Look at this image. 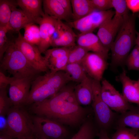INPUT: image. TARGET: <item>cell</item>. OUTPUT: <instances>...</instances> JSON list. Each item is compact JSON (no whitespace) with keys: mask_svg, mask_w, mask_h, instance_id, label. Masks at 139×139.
Returning <instances> with one entry per match:
<instances>
[{"mask_svg":"<svg viewBox=\"0 0 139 139\" xmlns=\"http://www.w3.org/2000/svg\"><path fill=\"white\" fill-rule=\"evenodd\" d=\"M75 86L65 85L53 96L29 106L34 115L43 116L62 125L74 126L82 123L90 113L89 109L70 102L67 98L74 92Z\"/></svg>","mask_w":139,"mask_h":139,"instance_id":"1","label":"cell"},{"mask_svg":"<svg viewBox=\"0 0 139 139\" xmlns=\"http://www.w3.org/2000/svg\"><path fill=\"white\" fill-rule=\"evenodd\" d=\"M136 15H129L120 27L111 46V66L113 68L125 64L132 49L135 44Z\"/></svg>","mask_w":139,"mask_h":139,"instance_id":"2","label":"cell"},{"mask_svg":"<svg viewBox=\"0 0 139 139\" xmlns=\"http://www.w3.org/2000/svg\"><path fill=\"white\" fill-rule=\"evenodd\" d=\"M23 106H13L6 115L2 132L15 138L35 139L32 115Z\"/></svg>","mask_w":139,"mask_h":139,"instance_id":"3","label":"cell"},{"mask_svg":"<svg viewBox=\"0 0 139 139\" xmlns=\"http://www.w3.org/2000/svg\"><path fill=\"white\" fill-rule=\"evenodd\" d=\"M0 62L1 68L15 78L33 80L40 72L30 64L14 42H11Z\"/></svg>","mask_w":139,"mask_h":139,"instance_id":"4","label":"cell"},{"mask_svg":"<svg viewBox=\"0 0 139 139\" xmlns=\"http://www.w3.org/2000/svg\"><path fill=\"white\" fill-rule=\"evenodd\" d=\"M100 82L93 79L92 106L95 122L99 128L107 132L114 124L118 116L103 101Z\"/></svg>","mask_w":139,"mask_h":139,"instance_id":"5","label":"cell"},{"mask_svg":"<svg viewBox=\"0 0 139 139\" xmlns=\"http://www.w3.org/2000/svg\"><path fill=\"white\" fill-rule=\"evenodd\" d=\"M35 139H65L68 132L63 125L48 118L32 115Z\"/></svg>","mask_w":139,"mask_h":139,"instance_id":"6","label":"cell"},{"mask_svg":"<svg viewBox=\"0 0 139 139\" xmlns=\"http://www.w3.org/2000/svg\"><path fill=\"white\" fill-rule=\"evenodd\" d=\"M115 13V12L110 10L104 11H95L79 20L68 22V24L81 33L92 32L105 21L112 18Z\"/></svg>","mask_w":139,"mask_h":139,"instance_id":"7","label":"cell"},{"mask_svg":"<svg viewBox=\"0 0 139 139\" xmlns=\"http://www.w3.org/2000/svg\"><path fill=\"white\" fill-rule=\"evenodd\" d=\"M101 85L102 99L112 110L121 114L128 110L132 106L106 80H102Z\"/></svg>","mask_w":139,"mask_h":139,"instance_id":"8","label":"cell"},{"mask_svg":"<svg viewBox=\"0 0 139 139\" xmlns=\"http://www.w3.org/2000/svg\"><path fill=\"white\" fill-rule=\"evenodd\" d=\"M14 43L30 64L36 70L40 72L47 71L48 69L44 57L42 56L37 46L27 41L19 31Z\"/></svg>","mask_w":139,"mask_h":139,"instance_id":"9","label":"cell"},{"mask_svg":"<svg viewBox=\"0 0 139 139\" xmlns=\"http://www.w3.org/2000/svg\"><path fill=\"white\" fill-rule=\"evenodd\" d=\"M59 91L48 84L42 75L38 76L31 83L29 95L23 106L41 102L56 94Z\"/></svg>","mask_w":139,"mask_h":139,"instance_id":"10","label":"cell"},{"mask_svg":"<svg viewBox=\"0 0 139 139\" xmlns=\"http://www.w3.org/2000/svg\"><path fill=\"white\" fill-rule=\"evenodd\" d=\"M107 60L99 54L89 52L80 64L89 76L100 82L107 67Z\"/></svg>","mask_w":139,"mask_h":139,"instance_id":"11","label":"cell"},{"mask_svg":"<svg viewBox=\"0 0 139 139\" xmlns=\"http://www.w3.org/2000/svg\"><path fill=\"white\" fill-rule=\"evenodd\" d=\"M13 78L10 84L9 97L13 106H23L29 95L33 80L28 78Z\"/></svg>","mask_w":139,"mask_h":139,"instance_id":"12","label":"cell"},{"mask_svg":"<svg viewBox=\"0 0 139 139\" xmlns=\"http://www.w3.org/2000/svg\"><path fill=\"white\" fill-rule=\"evenodd\" d=\"M124 22L114 16L104 21L98 28L97 35L108 51Z\"/></svg>","mask_w":139,"mask_h":139,"instance_id":"13","label":"cell"},{"mask_svg":"<svg viewBox=\"0 0 139 139\" xmlns=\"http://www.w3.org/2000/svg\"><path fill=\"white\" fill-rule=\"evenodd\" d=\"M58 20L45 14L40 19L39 23L40 41L37 46L41 53H44L51 46L53 35Z\"/></svg>","mask_w":139,"mask_h":139,"instance_id":"14","label":"cell"},{"mask_svg":"<svg viewBox=\"0 0 139 139\" xmlns=\"http://www.w3.org/2000/svg\"><path fill=\"white\" fill-rule=\"evenodd\" d=\"M77 45L89 51L99 54L106 60L108 51L104 47L97 35L92 32L80 33L77 37Z\"/></svg>","mask_w":139,"mask_h":139,"instance_id":"15","label":"cell"},{"mask_svg":"<svg viewBox=\"0 0 139 139\" xmlns=\"http://www.w3.org/2000/svg\"><path fill=\"white\" fill-rule=\"evenodd\" d=\"M123 69L122 72L117 77V80L122 85V95L129 103L136 104L139 105V88L137 81L131 79Z\"/></svg>","mask_w":139,"mask_h":139,"instance_id":"16","label":"cell"},{"mask_svg":"<svg viewBox=\"0 0 139 139\" xmlns=\"http://www.w3.org/2000/svg\"><path fill=\"white\" fill-rule=\"evenodd\" d=\"M34 23L38 24V20L28 15L21 9L14 7L11 18L7 27L8 32H19L28 25Z\"/></svg>","mask_w":139,"mask_h":139,"instance_id":"17","label":"cell"},{"mask_svg":"<svg viewBox=\"0 0 139 139\" xmlns=\"http://www.w3.org/2000/svg\"><path fill=\"white\" fill-rule=\"evenodd\" d=\"M114 124L116 129L129 127L139 131V105L132 106L130 109L118 115Z\"/></svg>","mask_w":139,"mask_h":139,"instance_id":"18","label":"cell"},{"mask_svg":"<svg viewBox=\"0 0 139 139\" xmlns=\"http://www.w3.org/2000/svg\"><path fill=\"white\" fill-rule=\"evenodd\" d=\"M93 79L88 75L74 88V93L80 105L86 106L92 102Z\"/></svg>","mask_w":139,"mask_h":139,"instance_id":"19","label":"cell"},{"mask_svg":"<svg viewBox=\"0 0 139 139\" xmlns=\"http://www.w3.org/2000/svg\"><path fill=\"white\" fill-rule=\"evenodd\" d=\"M45 14L57 20L70 22L71 18L57 0L42 1Z\"/></svg>","mask_w":139,"mask_h":139,"instance_id":"20","label":"cell"},{"mask_svg":"<svg viewBox=\"0 0 139 139\" xmlns=\"http://www.w3.org/2000/svg\"><path fill=\"white\" fill-rule=\"evenodd\" d=\"M41 0H18L17 5L21 9L32 17L39 21L45 14L41 8ZM38 23V24H39Z\"/></svg>","mask_w":139,"mask_h":139,"instance_id":"21","label":"cell"},{"mask_svg":"<svg viewBox=\"0 0 139 139\" xmlns=\"http://www.w3.org/2000/svg\"><path fill=\"white\" fill-rule=\"evenodd\" d=\"M77 36L73 31L72 28L65 24L64 29L59 37L54 41L51 46L54 48L71 47L76 45Z\"/></svg>","mask_w":139,"mask_h":139,"instance_id":"22","label":"cell"},{"mask_svg":"<svg viewBox=\"0 0 139 139\" xmlns=\"http://www.w3.org/2000/svg\"><path fill=\"white\" fill-rule=\"evenodd\" d=\"M73 20L75 21L85 16L94 11L90 0H71Z\"/></svg>","mask_w":139,"mask_h":139,"instance_id":"23","label":"cell"},{"mask_svg":"<svg viewBox=\"0 0 139 139\" xmlns=\"http://www.w3.org/2000/svg\"><path fill=\"white\" fill-rule=\"evenodd\" d=\"M63 71L53 73L50 72L43 75L46 82L55 88L59 91L71 81L68 76Z\"/></svg>","mask_w":139,"mask_h":139,"instance_id":"24","label":"cell"},{"mask_svg":"<svg viewBox=\"0 0 139 139\" xmlns=\"http://www.w3.org/2000/svg\"><path fill=\"white\" fill-rule=\"evenodd\" d=\"M92 119L90 117H88L82 123L78 132L71 139H94L98 132Z\"/></svg>","mask_w":139,"mask_h":139,"instance_id":"25","label":"cell"},{"mask_svg":"<svg viewBox=\"0 0 139 139\" xmlns=\"http://www.w3.org/2000/svg\"><path fill=\"white\" fill-rule=\"evenodd\" d=\"M17 5L16 1L0 0V27H7L11 18L12 9Z\"/></svg>","mask_w":139,"mask_h":139,"instance_id":"26","label":"cell"},{"mask_svg":"<svg viewBox=\"0 0 139 139\" xmlns=\"http://www.w3.org/2000/svg\"><path fill=\"white\" fill-rule=\"evenodd\" d=\"M64 71L71 81L79 83L87 76L80 63H68Z\"/></svg>","mask_w":139,"mask_h":139,"instance_id":"27","label":"cell"},{"mask_svg":"<svg viewBox=\"0 0 139 139\" xmlns=\"http://www.w3.org/2000/svg\"><path fill=\"white\" fill-rule=\"evenodd\" d=\"M24 29V39L30 43L38 46L40 41L39 27L33 24L28 25Z\"/></svg>","mask_w":139,"mask_h":139,"instance_id":"28","label":"cell"},{"mask_svg":"<svg viewBox=\"0 0 139 139\" xmlns=\"http://www.w3.org/2000/svg\"><path fill=\"white\" fill-rule=\"evenodd\" d=\"M72 47H55L47 49L44 53L46 64L56 59L68 55Z\"/></svg>","mask_w":139,"mask_h":139,"instance_id":"29","label":"cell"},{"mask_svg":"<svg viewBox=\"0 0 139 139\" xmlns=\"http://www.w3.org/2000/svg\"><path fill=\"white\" fill-rule=\"evenodd\" d=\"M89 52L84 48L77 45L72 47L68 55V63H81Z\"/></svg>","mask_w":139,"mask_h":139,"instance_id":"30","label":"cell"},{"mask_svg":"<svg viewBox=\"0 0 139 139\" xmlns=\"http://www.w3.org/2000/svg\"><path fill=\"white\" fill-rule=\"evenodd\" d=\"M112 139H139V131L127 127L116 129Z\"/></svg>","mask_w":139,"mask_h":139,"instance_id":"31","label":"cell"},{"mask_svg":"<svg viewBox=\"0 0 139 139\" xmlns=\"http://www.w3.org/2000/svg\"><path fill=\"white\" fill-rule=\"evenodd\" d=\"M112 3L115 10L114 16L124 21L129 15L126 0H112Z\"/></svg>","mask_w":139,"mask_h":139,"instance_id":"32","label":"cell"},{"mask_svg":"<svg viewBox=\"0 0 139 139\" xmlns=\"http://www.w3.org/2000/svg\"><path fill=\"white\" fill-rule=\"evenodd\" d=\"M125 64L129 70H139V48L136 45L128 55Z\"/></svg>","mask_w":139,"mask_h":139,"instance_id":"33","label":"cell"},{"mask_svg":"<svg viewBox=\"0 0 139 139\" xmlns=\"http://www.w3.org/2000/svg\"><path fill=\"white\" fill-rule=\"evenodd\" d=\"M13 105L7 95L6 89H0V116L6 115Z\"/></svg>","mask_w":139,"mask_h":139,"instance_id":"34","label":"cell"},{"mask_svg":"<svg viewBox=\"0 0 139 139\" xmlns=\"http://www.w3.org/2000/svg\"><path fill=\"white\" fill-rule=\"evenodd\" d=\"M8 32L6 27H0V60L2 59L10 43L6 34Z\"/></svg>","mask_w":139,"mask_h":139,"instance_id":"35","label":"cell"},{"mask_svg":"<svg viewBox=\"0 0 139 139\" xmlns=\"http://www.w3.org/2000/svg\"><path fill=\"white\" fill-rule=\"evenodd\" d=\"M95 10L104 11L113 8L112 0H90Z\"/></svg>","mask_w":139,"mask_h":139,"instance_id":"36","label":"cell"},{"mask_svg":"<svg viewBox=\"0 0 139 139\" xmlns=\"http://www.w3.org/2000/svg\"><path fill=\"white\" fill-rule=\"evenodd\" d=\"M13 77L6 76L0 70V89H6L7 86L10 84L13 79Z\"/></svg>","mask_w":139,"mask_h":139,"instance_id":"37","label":"cell"},{"mask_svg":"<svg viewBox=\"0 0 139 139\" xmlns=\"http://www.w3.org/2000/svg\"><path fill=\"white\" fill-rule=\"evenodd\" d=\"M62 5L66 13L72 19L73 12L71 0H57Z\"/></svg>","mask_w":139,"mask_h":139,"instance_id":"38","label":"cell"},{"mask_svg":"<svg viewBox=\"0 0 139 139\" xmlns=\"http://www.w3.org/2000/svg\"><path fill=\"white\" fill-rule=\"evenodd\" d=\"M127 7L133 13L139 12V0H126Z\"/></svg>","mask_w":139,"mask_h":139,"instance_id":"39","label":"cell"},{"mask_svg":"<svg viewBox=\"0 0 139 139\" xmlns=\"http://www.w3.org/2000/svg\"><path fill=\"white\" fill-rule=\"evenodd\" d=\"M98 135L99 136V139H112L109 138L107 134V131L100 130L98 132Z\"/></svg>","mask_w":139,"mask_h":139,"instance_id":"40","label":"cell"},{"mask_svg":"<svg viewBox=\"0 0 139 139\" xmlns=\"http://www.w3.org/2000/svg\"><path fill=\"white\" fill-rule=\"evenodd\" d=\"M16 138L3 132H0V139H16Z\"/></svg>","mask_w":139,"mask_h":139,"instance_id":"41","label":"cell"},{"mask_svg":"<svg viewBox=\"0 0 139 139\" xmlns=\"http://www.w3.org/2000/svg\"><path fill=\"white\" fill-rule=\"evenodd\" d=\"M135 45L139 48V32L136 31V37Z\"/></svg>","mask_w":139,"mask_h":139,"instance_id":"42","label":"cell"},{"mask_svg":"<svg viewBox=\"0 0 139 139\" xmlns=\"http://www.w3.org/2000/svg\"><path fill=\"white\" fill-rule=\"evenodd\" d=\"M137 83L138 84V86L139 88V78H138V80L137 81Z\"/></svg>","mask_w":139,"mask_h":139,"instance_id":"43","label":"cell"},{"mask_svg":"<svg viewBox=\"0 0 139 139\" xmlns=\"http://www.w3.org/2000/svg\"><path fill=\"white\" fill-rule=\"evenodd\" d=\"M16 139H25V138H16Z\"/></svg>","mask_w":139,"mask_h":139,"instance_id":"44","label":"cell"}]
</instances>
